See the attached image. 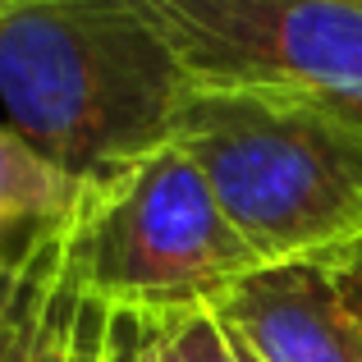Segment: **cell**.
Masks as SVG:
<instances>
[{"instance_id": "7a4b0ae2", "label": "cell", "mask_w": 362, "mask_h": 362, "mask_svg": "<svg viewBox=\"0 0 362 362\" xmlns=\"http://www.w3.org/2000/svg\"><path fill=\"white\" fill-rule=\"evenodd\" d=\"M179 147L262 266L362 230V115L298 83H197Z\"/></svg>"}, {"instance_id": "3957f363", "label": "cell", "mask_w": 362, "mask_h": 362, "mask_svg": "<svg viewBox=\"0 0 362 362\" xmlns=\"http://www.w3.org/2000/svg\"><path fill=\"white\" fill-rule=\"evenodd\" d=\"M64 266L92 303L115 317H138L225 303L262 262L175 142L88 188L64 225Z\"/></svg>"}, {"instance_id": "5b68a950", "label": "cell", "mask_w": 362, "mask_h": 362, "mask_svg": "<svg viewBox=\"0 0 362 362\" xmlns=\"http://www.w3.org/2000/svg\"><path fill=\"white\" fill-rule=\"evenodd\" d=\"M221 308L262 362H362V230L247 271Z\"/></svg>"}, {"instance_id": "52a82bcc", "label": "cell", "mask_w": 362, "mask_h": 362, "mask_svg": "<svg viewBox=\"0 0 362 362\" xmlns=\"http://www.w3.org/2000/svg\"><path fill=\"white\" fill-rule=\"evenodd\" d=\"M92 184H78L46 156H37L9 124H0V252L9 257L5 239L18 234L28 243L33 234L64 225L83 206Z\"/></svg>"}, {"instance_id": "ba28073f", "label": "cell", "mask_w": 362, "mask_h": 362, "mask_svg": "<svg viewBox=\"0 0 362 362\" xmlns=\"http://www.w3.org/2000/svg\"><path fill=\"white\" fill-rule=\"evenodd\" d=\"M64 225L33 234L0 266V362H33L37 330L64 275Z\"/></svg>"}, {"instance_id": "277c9868", "label": "cell", "mask_w": 362, "mask_h": 362, "mask_svg": "<svg viewBox=\"0 0 362 362\" xmlns=\"http://www.w3.org/2000/svg\"><path fill=\"white\" fill-rule=\"evenodd\" d=\"M197 83H298L362 115V0H142Z\"/></svg>"}, {"instance_id": "6da1fadb", "label": "cell", "mask_w": 362, "mask_h": 362, "mask_svg": "<svg viewBox=\"0 0 362 362\" xmlns=\"http://www.w3.org/2000/svg\"><path fill=\"white\" fill-rule=\"evenodd\" d=\"M193 92L142 0H0L5 124L78 184L175 147Z\"/></svg>"}, {"instance_id": "9c48e42d", "label": "cell", "mask_w": 362, "mask_h": 362, "mask_svg": "<svg viewBox=\"0 0 362 362\" xmlns=\"http://www.w3.org/2000/svg\"><path fill=\"white\" fill-rule=\"evenodd\" d=\"M0 266H5V252H0Z\"/></svg>"}, {"instance_id": "8992f818", "label": "cell", "mask_w": 362, "mask_h": 362, "mask_svg": "<svg viewBox=\"0 0 362 362\" xmlns=\"http://www.w3.org/2000/svg\"><path fill=\"white\" fill-rule=\"evenodd\" d=\"M106 362H262L239 335L221 303L170 312H110V358Z\"/></svg>"}]
</instances>
